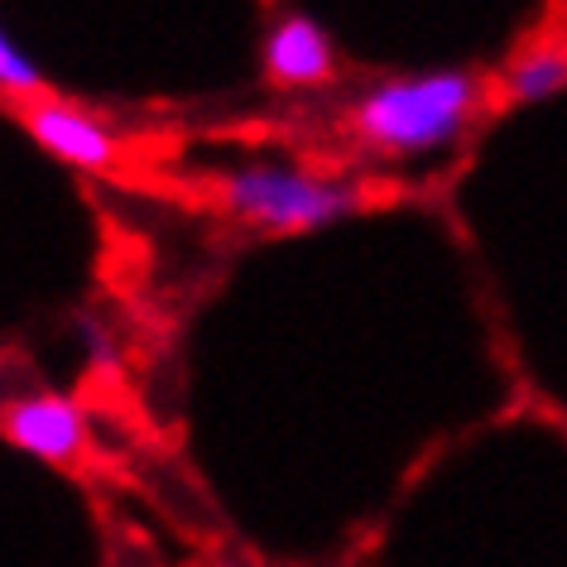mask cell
Returning <instances> with one entry per match:
<instances>
[{"instance_id": "1", "label": "cell", "mask_w": 567, "mask_h": 567, "mask_svg": "<svg viewBox=\"0 0 567 567\" xmlns=\"http://www.w3.org/2000/svg\"><path fill=\"white\" fill-rule=\"evenodd\" d=\"M486 106V82L462 68L385 78L351 102V135L380 159H433L476 125Z\"/></svg>"}, {"instance_id": "2", "label": "cell", "mask_w": 567, "mask_h": 567, "mask_svg": "<svg viewBox=\"0 0 567 567\" xmlns=\"http://www.w3.org/2000/svg\"><path fill=\"white\" fill-rule=\"evenodd\" d=\"M217 203L236 221L255 226V231L299 236V231H322V226L361 212L365 188L351 178H322L293 164L255 159L217 178Z\"/></svg>"}, {"instance_id": "3", "label": "cell", "mask_w": 567, "mask_h": 567, "mask_svg": "<svg viewBox=\"0 0 567 567\" xmlns=\"http://www.w3.org/2000/svg\"><path fill=\"white\" fill-rule=\"evenodd\" d=\"M0 429L16 447L53 466H68L87 452V414L63 394H24L0 414Z\"/></svg>"}, {"instance_id": "4", "label": "cell", "mask_w": 567, "mask_h": 567, "mask_svg": "<svg viewBox=\"0 0 567 567\" xmlns=\"http://www.w3.org/2000/svg\"><path fill=\"white\" fill-rule=\"evenodd\" d=\"M24 125H30V135L49 154H59V159L73 168L102 174V168L116 164V135H111L102 121H92L87 111L68 106V102H49V96L44 102H30Z\"/></svg>"}, {"instance_id": "5", "label": "cell", "mask_w": 567, "mask_h": 567, "mask_svg": "<svg viewBox=\"0 0 567 567\" xmlns=\"http://www.w3.org/2000/svg\"><path fill=\"white\" fill-rule=\"evenodd\" d=\"M332 39L303 10L275 20V30L265 34V78L275 87H322L332 82Z\"/></svg>"}, {"instance_id": "6", "label": "cell", "mask_w": 567, "mask_h": 567, "mask_svg": "<svg viewBox=\"0 0 567 567\" xmlns=\"http://www.w3.org/2000/svg\"><path fill=\"white\" fill-rule=\"evenodd\" d=\"M567 92V39L544 34L534 44H524L515 59L501 68V96L515 106H534L548 96Z\"/></svg>"}, {"instance_id": "7", "label": "cell", "mask_w": 567, "mask_h": 567, "mask_svg": "<svg viewBox=\"0 0 567 567\" xmlns=\"http://www.w3.org/2000/svg\"><path fill=\"white\" fill-rule=\"evenodd\" d=\"M0 92L20 102H44V68L6 34V24H0Z\"/></svg>"}, {"instance_id": "8", "label": "cell", "mask_w": 567, "mask_h": 567, "mask_svg": "<svg viewBox=\"0 0 567 567\" xmlns=\"http://www.w3.org/2000/svg\"><path fill=\"white\" fill-rule=\"evenodd\" d=\"M82 332H87V351H92L96 365H116V347H111V337L102 328H92V322H87Z\"/></svg>"}]
</instances>
